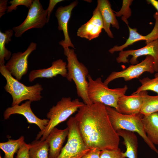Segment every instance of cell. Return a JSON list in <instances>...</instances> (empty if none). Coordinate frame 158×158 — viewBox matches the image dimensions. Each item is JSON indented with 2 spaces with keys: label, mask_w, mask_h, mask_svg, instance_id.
<instances>
[{
  "label": "cell",
  "mask_w": 158,
  "mask_h": 158,
  "mask_svg": "<svg viewBox=\"0 0 158 158\" xmlns=\"http://www.w3.org/2000/svg\"><path fill=\"white\" fill-rule=\"evenodd\" d=\"M0 72L5 78L6 83L4 87L6 91L12 98L11 106L19 104L25 100L32 102L40 100L42 98V85L37 83L32 86H27L14 78L6 69L5 65H0Z\"/></svg>",
  "instance_id": "obj_3"
},
{
  "label": "cell",
  "mask_w": 158,
  "mask_h": 158,
  "mask_svg": "<svg viewBox=\"0 0 158 158\" xmlns=\"http://www.w3.org/2000/svg\"><path fill=\"white\" fill-rule=\"evenodd\" d=\"M64 53L68 61L66 67L67 73L66 78L69 81L74 82L78 96L83 99L85 104H92L87 94L88 81L86 77L88 75L87 68L78 61L73 49L64 48Z\"/></svg>",
  "instance_id": "obj_4"
},
{
  "label": "cell",
  "mask_w": 158,
  "mask_h": 158,
  "mask_svg": "<svg viewBox=\"0 0 158 158\" xmlns=\"http://www.w3.org/2000/svg\"><path fill=\"white\" fill-rule=\"evenodd\" d=\"M33 0H13L10 1L9 3L11 5L8 6L7 13L11 12L13 10H16L17 6L23 5L29 8L32 5Z\"/></svg>",
  "instance_id": "obj_29"
},
{
  "label": "cell",
  "mask_w": 158,
  "mask_h": 158,
  "mask_svg": "<svg viewBox=\"0 0 158 158\" xmlns=\"http://www.w3.org/2000/svg\"><path fill=\"white\" fill-rule=\"evenodd\" d=\"M116 132L123 139V143L126 147V151L123 152V155L128 158H138V140L134 132L122 129Z\"/></svg>",
  "instance_id": "obj_20"
},
{
  "label": "cell",
  "mask_w": 158,
  "mask_h": 158,
  "mask_svg": "<svg viewBox=\"0 0 158 158\" xmlns=\"http://www.w3.org/2000/svg\"><path fill=\"white\" fill-rule=\"evenodd\" d=\"M31 102L30 100H27L20 105H16L7 108L4 113V119L6 120L9 119L12 114L22 115L25 118L28 123L35 124L39 127L40 131L43 130L47 126L49 120L47 118L41 119L37 117L31 109Z\"/></svg>",
  "instance_id": "obj_12"
},
{
  "label": "cell",
  "mask_w": 158,
  "mask_h": 158,
  "mask_svg": "<svg viewBox=\"0 0 158 158\" xmlns=\"http://www.w3.org/2000/svg\"><path fill=\"white\" fill-rule=\"evenodd\" d=\"M66 66V62L63 60H57L53 61L49 68L31 71L29 75V80L32 82L38 78H52L58 75L66 77L68 72Z\"/></svg>",
  "instance_id": "obj_16"
},
{
  "label": "cell",
  "mask_w": 158,
  "mask_h": 158,
  "mask_svg": "<svg viewBox=\"0 0 158 158\" xmlns=\"http://www.w3.org/2000/svg\"><path fill=\"white\" fill-rule=\"evenodd\" d=\"M63 1V0H50L49 6L46 10L47 12V18L48 22H49L51 14L54 8L56 5L58 3Z\"/></svg>",
  "instance_id": "obj_32"
},
{
  "label": "cell",
  "mask_w": 158,
  "mask_h": 158,
  "mask_svg": "<svg viewBox=\"0 0 158 158\" xmlns=\"http://www.w3.org/2000/svg\"><path fill=\"white\" fill-rule=\"evenodd\" d=\"M153 73L154 72V59L150 55L147 56L141 62L131 65L126 69L120 71H113L104 81L106 86L113 80L119 78H123L125 81L138 78L145 72Z\"/></svg>",
  "instance_id": "obj_9"
},
{
  "label": "cell",
  "mask_w": 158,
  "mask_h": 158,
  "mask_svg": "<svg viewBox=\"0 0 158 158\" xmlns=\"http://www.w3.org/2000/svg\"><path fill=\"white\" fill-rule=\"evenodd\" d=\"M74 117L88 148L100 151L119 148V136L111 124L105 105L99 103L85 104Z\"/></svg>",
  "instance_id": "obj_1"
},
{
  "label": "cell",
  "mask_w": 158,
  "mask_h": 158,
  "mask_svg": "<svg viewBox=\"0 0 158 158\" xmlns=\"http://www.w3.org/2000/svg\"><path fill=\"white\" fill-rule=\"evenodd\" d=\"M103 28V23L100 12L97 7L91 19L79 28L77 35L89 40L98 37Z\"/></svg>",
  "instance_id": "obj_14"
},
{
  "label": "cell",
  "mask_w": 158,
  "mask_h": 158,
  "mask_svg": "<svg viewBox=\"0 0 158 158\" xmlns=\"http://www.w3.org/2000/svg\"><path fill=\"white\" fill-rule=\"evenodd\" d=\"M29 146L25 142L20 147L17 151L16 158H29Z\"/></svg>",
  "instance_id": "obj_30"
},
{
  "label": "cell",
  "mask_w": 158,
  "mask_h": 158,
  "mask_svg": "<svg viewBox=\"0 0 158 158\" xmlns=\"http://www.w3.org/2000/svg\"><path fill=\"white\" fill-rule=\"evenodd\" d=\"M47 16L46 10L43 9L40 1L33 0L23 22L18 26L13 28L15 36L20 37L25 32L31 29L43 28L48 23Z\"/></svg>",
  "instance_id": "obj_8"
},
{
  "label": "cell",
  "mask_w": 158,
  "mask_h": 158,
  "mask_svg": "<svg viewBox=\"0 0 158 158\" xmlns=\"http://www.w3.org/2000/svg\"><path fill=\"white\" fill-rule=\"evenodd\" d=\"M132 56L130 60L131 65L138 63L137 59L143 55L152 56L154 59V69L155 72H158V39L147 44L142 48L135 50H128L120 51L116 60L118 63H128L127 58L129 56Z\"/></svg>",
  "instance_id": "obj_11"
},
{
  "label": "cell",
  "mask_w": 158,
  "mask_h": 158,
  "mask_svg": "<svg viewBox=\"0 0 158 158\" xmlns=\"http://www.w3.org/2000/svg\"><path fill=\"white\" fill-rule=\"evenodd\" d=\"M142 121L147 138L154 145H158V113L143 116Z\"/></svg>",
  "instance_id": "obj_21"
},
{
  "label": "cell",
  "mask_w": 158,
  "mask_h": 158,
  "mask_svg": "<svg viewBox=\"0 0 158 158\" xmlns=\"http://www.w3.org/2000/svg\"><path fill=\"white\" fill-rule=\"evenodd\" d=\"M123 152L119 148L116 150H104L101 151L100 158H126Z\"/></svg>",
  "instance_id": "obj_28"
},
{
  "label": "cell",
  "mask_w": 158,
  "mask_h": 158,
  "mask_svg": "<svg viewBox=\"0 0 158 158\" xmlns=\"http://www.w3.org/2000/svg\"><path fill=\"white\" fill-rule=\"evenodd\" d=\"M142 100V104L140 114L147 116L155 113H158V95L151 96L146 91L139 93Z\"/></svg>",
  "instance_id": "obj_22"
},
{
  "label": "cell",
  "mask_w": 158,
  "mask_h": 158,
  "mask_svg": "<svg viewBox=\"0 0 158 158\" xmlns=\"http://www.w3.org/2000/svg\"><path fill=\"white\" fill-rule=\"evenodd\" d=\"M101 151L97 148L91 149L81 158H100Z\"/></svg>",
  "instance_id": "obj_31"
},
{
  "label": "cell",
  "mask_w": 158,
  "mask_h": 158,
  "mask_svg": "<svg viewBox=\"0 0 158 158\" xmlns=\"http://www.w3.org/2000/svg\"><path fill=\"white\" fill-rule=\"evenodd\" d=\"M132 0H123L121 10L117 12L114 11L116 16L117 17L122 16L121 19L128 25L127 19L131 15V11L130 7L133 1Z\"/></svg>",
  "instance_id": "obj_27"
},
{
  "label": "cell",
  "mask_w": 158,
  "mask_h": 158,
  "mask_svg": "<svg viewBox=\"0 0 158 158\" xmlns=\"http://www.w3.org/2000/svg\"><path fill=\"white\" fill-rule=\"evenodd\" d=\"M149 4H151L157 11L158 12V1L156 0H147Z\"/></svg>",
  "instance_id": "obj_34"
},
{
  "label": "cell",
  "mask_w": 158,
  "mask_h": 158,
  "mask_svg": "<svg viewBox=\"0 0 158 158\" xmlns=\"http://www.w3.org/2000/svg\"><path fill=\"white\" fill-rule=\"evenodd\" d=\"M7 0H0V18L5 14V12L7 11L8 6H7Z\"/></svg>",
  "instance_id": "obj_33"
},
{
  "label": "cell",
  "mask_w": 158,
  "mask_h": 158,
  "mask_svg": "<svg viewBox=\"0 0 158 158\" xmlns=\"http://www.w3.org/2000/svg\"><path fill=\"white\" fill-rule=\"evenodd\" d=\"M141 86L139 87L132 94L139 93L141 92L150 90L154 92L158 95V73L154 75V78H150L148 77L140 79Z\"/></svg>",
  "instance_id": "obj_26"
},
{
  "label": "cell",
  "mask_w": 158,
  "mask_h": 158,
  "mask_svg": "<svg viewBox=\"0 0 158 158\" xmlns=\"http://www.w3.org/2000/svg\"><path fill=\"white\" fill-rule=\"evenodd\" d=\"M88 97L92 103H99L114 108L117 111V102L119 98L125 95L128 87L109 88L102 82L100 77L93 80L91 75L87 76Z\"/></svg>",
  "instance_id": "obj_5"
},
{
  "label": "cell",
  "mask_w": 158,
  "mask_h": 158,
  "mask_svg": "<svg viewBox=\"0 0 158 158\" xmlns=\"http://www.w3.org/2000/svg\"><path fill=\"white\" fill-rule=\"evenodd\" d=\"M37 46L36 43L31 42L24 52L13 53L5 65L6 70L18 80H20L27 73L28 57L32 52L36 49Z\"/></svg>",
  "instance_id": "obj_10"
},
{
  "label": "cell",
  "mask_w": 158,
  "mask_h": 158,
  "mask_svg": "<svg viewBox=\"0 0 158 158\" xmlns=\"http://www.w3.org/2000/svg\"><path fill=\"white\" fill-rule=\"evenodd\" d=\"M78 4V1H76L68 5L65 6H61L58 8L55 13L58 25V29L62 31L64 35V40H62L59 42L63 48H68L69 47L74 48L68 35V24L72 10Z\"/></svg>",
  "instance_id": "obj_13"
},
{
  "label": "cell",
  "mask_w": 158,
  "mask_h": 158,
  "mask_svg": "<svg viewBox=\"0 0 158 158\" xmlns=\"http://www.w3.org/2000/svg\"><path fill=\"white\" fill-rule=\"evenodd\" d=\"M0 158H2L1 155H0Z\"/></svg>",
  "instance_id": "obj_35"
},
{
  "label": "cell",
  "mask_w": 158,
  "mask_h": 158,
  "mask_svg": "<svg viewBox=\"0 0 158 158\" xmlns=\"http://www.w3.org/2000/svg\"><path fill=\"white\" fill-rule=\"evenodd\" d=\"M29 145V158H49V147L46 140H35Z\"/></svg>",
  "instance_id": "obj_23"
},
{
  "label": "cell",
  "mask_w": 158,
  "mask_h": 158,
  "mask_svg": "<svg viewBox=\"0 0 158 158\" xmlns=\"http://www.w3.org/2000/svg\"><path fill=\"white\" fill-rule=\"evenodd\" d=\"M153 16L155 19L154 26L151 32L145 36L140 35L137 32L136 28H131L128 25L129 33L128 38L123 45L119 46L115 45L113 48L114 51H122L125 48L138 41L145 40L147 45L158 39V12H156Z\"/></svg>",
  "instance_id": "obj_15"
},
{
  "label": "cell",
  "mask_w": 158,
  "mask_h": 158,
  "mask_svg": "<svg viewBox=\"0 0 158 158\" xmlns=\"http://www.w3.org/2000/svg\"><path fill=\"white\" fill-rule=\"evenodd\" d=\"M111 124L115 130L122 129L136 132L143 139L152 150L158 154V150L147 138L142 121L143 115L141 114L126 115L121 114L114 108L105 105Z\"/></svg>",
  "instance_id": "obj_6"
},
{
  "label": "cell",
  "mask_w": 158,
  "mask_h": 158,
  "mask_svg": "<svg viewBox=\"0 0 158 158\" xmlns=\"http://www.w3.org/2000/svg\"><path fill=\"white\" fill-rule=\"evenodd\" d=\"M85 104L78 99L72 100L70 97H63L55 106H53L47 114L49 120L44 130L37 134L35 140L44 141L46 140L51 130L61 123L66 120Z\"/></svg>",
  "instance_id": "obj_2"
},
{
  "label": "cell",
  "mask_w": 158,
  "mask_h": 158,
  "mask_svg": "<svg viewBox=\"0 0 158 158\" xmlns=\"http://www.w3.org/2000/svg\"><path fill=\"white\" fill-rule=\"evenodd\" d=\"M13 33V30L8 29L4 32L0 31V65H5V59L9 60L11 53L5 47V45L11 40Z\"/></svg>",
  "instance_id": "obj_25"
},
{
  "label": "cell",
  "mask_w": 158,
  "mask_h": 158,
  "mask_svg": "<svg viewBox=\"0 0 158 158\" xmlns=\"http://www.w3.org/2000/svg\"><path fill=\"white\" fill-rule=\"evenodd\" d=\"M67 125L69 129L67 141L56 158H81L90 149L84 143L74 117L69 118Z\"/></svg>",
  "instance_id": "obj_7"
},
{
  "label": "cell",
  "mask_w": 158,
  "mask_h": 158,
  "mask_svg": "<svg viewBox=\"0 0 158 158\" xmlns=\"http://www.w3.org/2000/svg\"><path fill=\"white\" fill-rule=\"evenodd\" d=\"M25 142L24 137L22 135L16 140L9 139L6 142H0V148L4 153V158H14V154Z\"/></svg>",
  "instance_id": "obj_24"
},
{
  "label": "cell",
  "mask_w": 158,
  "mask_h": 158,
  "mask_svg": "<svg viewBox=\"0 0 158 158\" xmlns=\"http://www.w3.org/2000/svg\"><path fill=\"white\" fill-rule=\"evenodd\" d=\"M69 133L68 127L63 129L53 128L46 139L49 147V158H56L60 154Z\"/></svg>",
  "instance_id": "obj_18"
},
{
  "label": "cell",
  "mask_w": 158,
  "mask_h": 158,
  "mask_svg": "<svg viewBox=\"0 0 158 158\" xmlns=\"http://www.w3.org/2000/svg\"><path fill=\"white\" fill-rule=\"evenodd\" d=\"M142 104V100L140 93L130 95H124L120 97L117 102L119 113L126 115L139 114Z\"/></svg>",
  "instance_id": "obj_17"
},
{
  "label": "cell",
  "mask_w": 158,
  "mask_h": 158,
  "mask_svg": "<svg viewBox=\"0 0 158 158\" xmlns=\"http://www.w3.org/2000/svg\"><path fill=\"white\" fill-rule=\"evenodd\" d=\"M97 2V7L100 12L103 21V29L110 37L113 38V35L110 29L111 25L117 29L119 28L114 11L112 9L108 0H98Z\"/></svg>",
  "instance_id": "obj_19"
}]
</instances>
